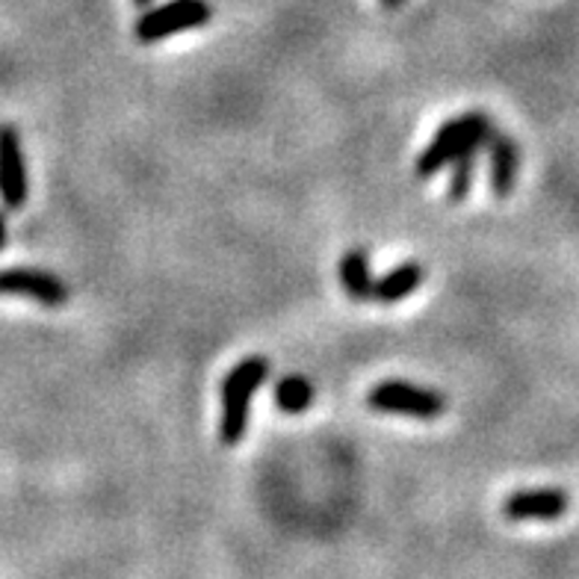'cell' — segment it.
I'll list each match as a JSON object with an SVG mask.
<instances>
[{
    "label": "cell",
    "mask_w": 579,
    "mask_h": 579,
    "mask_svg": "<svg viewBox=\"0 0 579 579\" xmlns=\"http://www.w3.org/2000/svg\"><path fill=\"white\" fill-rule=\"evenodd\" d=\"M0 296H27L45 308H62L69 302V284L57 279L54 272L15 267V270H0Z\"/></svg>",
    "instance_id": "cell-5"
},
{
    "label": "cell",
    "mask_w": 579,
    "mask_h": 579,
    "mask_svg": "<svg viewBox=\"0 0 579 579\" xmlns=\"http://www.w3.org/2000/svg\"><path fill=\"white\" fill-rule=\"evenodd\" d=\"M570 499L559 488L518 491L503 503V515L509 520H559L568 511Z\"/></svg>",
    "instance_id": "cell-7"
},
{
    "label": "cell",
    "mask_w": 579,
    "mask_h": 579,
    "mask_svg": "<svg viewBox=\"0 0 579 579\" xmlns=\"http://www.w3.org/2000/svg\"><path fill=\"white\" fill-rule=\"evenodd\" d=\"M485 149H488V184L491 192L497 196V199H506L515 190V180H518V169H520V149L518 142L511 140L509 133H499L494 130L485 142Z\"/></svg>",
    "instance_id": "cell-8"
},
{
    "label": "cell",
    "mask_w": 579,
    "mask_h": 579,
    "mask_svg": "<svg viewBox=\"0 0 579 579\" xmlns=\"http://www.w3.org/2000/svg\"><path fill=\"white\" fill-rule=\"evenodd\" d=\"M367 405L381 414H405L414 420H438L447 411V397L440 390L420 388L411 381H381L367 393Z\"/></svg>",
    "instance_id": "cell-3"
},
{
    "label": "cell",
    "mask_w": 579,
    "mask_h": 579,
    "mask_svg": "<svg viewBox=\"0 0 579 579\" xmlns=\"http://www.w3.org/2000/svg\"><path fill=\"white\" fill-rule=\"evenodd\" d=\"M494 121L485 113L473 110L464 113L459 119L447 121L444 128L432 137V142L423 149V154L417 157V178H432V175H438L444 166H450L452 161H459L461 154H468V151H480L485 149V142L494 133Z\"/></svg>",
    "instance_id": "cell-1"
},
{
    "label": "cell",
    "mask_w": 579,
    "mask_h": 579,
    "mask_svg": "<svg viewBox=\"0 0 579 579\" xmlns=\"http://www.w3.org/2000/svg\"><path fill=\"white\" fill-rule=\"evenodd\" d=\"M426 279V270L409 260V263H400V267H393L390 272H385L381 279L373 281V302H379V305H397L405 296H411L414 290L423 284Z\"/></svg>",
    "instance_id": "cell-9"
},
{
    "label": "cell",
    "mask_w": 579,
    "mask_h": 579,
    "mask_svg": "<svg viewBox=\"0 0 579 579\" xmlns=\"http://www.w3.org/2000/svg\"><path fill=\"white\" fill-rule=\"evenodd\" d=\"M314 400V385L305 376H287L275 385V405L287 414H299Z\"/></svg>",
    "instance_id": "cell-11"
},
{
    "label": "cell",
    "mask_w": 579,
    "mask_h": 579,
    "mask_svg": "<svg viewBox=\"0 0 579 579\" xmlns=\"http://www.w3.org/2000/svg\"><path fill=\"white\" fill-rule=\"evenodd\" d=\"M373 270L367 249H350L340 258V284L346 290L352 302H370L373 299Z\"/></svg>",
    "instance_id": "cell-10"
},
{
    "label": "cell",
    "mask_w": 579,
    "mask_h": 579,
    "mask_svg": "<svg viewBox=\"0 0 579 579\" xmlns=\"http://www.w3.org/2000/svg\"><path fill=\"white\" fill-rule=\"evenodd\" d=\"M476 154L480 151H468L461 154L459 161H452V178H450V201H464L470 196V187H473V172H476Z\"/></svg>",
    "instance_id": "cell-12"
},
{
    "label": "cell",
    "mask_w": 579,
    "mask_h": 579,
    "mask_svg": "<svg viewBox=\"0 0 579 579\" xmlns=\"http://www.w3.org/2000/svg\"><path fill=\"white\" fill-rule=\"evenodd\" d=\"M270 376V361L251 355L243 358L222 381V417L220 440L225 447H237L249 429V409L258 388Z\"/></svg>",
    "instance_id": "cell-2"
},
{
    "label": "cell",
    "mask_w": 579,
    "mask_h": 579,
    "mask_svg": "<svg viewBox=\"0 0 579 579\" xmlns=\"http://www.w3.org/2000/svg\"><path fill=\"white\" fill-rule=\"evenodd\" d=\"M0 201L10 210L27 204V163L15 125H0Z\"/></svg>",
    "instance_id": "cell-6"
},
{
    "label": "cell",
    "mask_w": 579,
    "mask_h": 579,
    "mask_svg": "<svg viewBox=\"0 0 579 579\" xmlns=\"http://www.w3.org/2000/svg\"><path fill=\"white\" fill-rule=\"evenodd\" d=\"M133 3H137V7H149L151 0H133Z\"/></svg>",
    "instance_id": "cell-15"
},
{
    "label": "cell",
    "mask_w": 579,
    "mask_h": 579,
    "mask_svg": "<svg viewBox=\"0 0 579 579\" xmlns=\"http://www.w3.org/2000/svg\"><path fill=\"white\" fill-rule=\"evenodd\" d=\"M7 249V220H3V213H0V251Z\"/></svg>",
    "instance_id": "cell-13"
},
{
    "label": "cell",
    "mask_w": 579,
    "mask_h": 579,
    "mask_svg": "<svg viewBox=\"0 0 579 579\" xmlns=\"http://www.w3.org/2000/svg\"><path fill=\"white\" fill-rule=\"evenodd\" d=\"M381 3H385V7H390V10H397V7H400L402 0H381Z\"/></svg>",
    "instance_id": "cell-14"
},
{
    "label": "cell",
    "mask_w": 579,
    "mask_h": 579,
    "mask_svg": "<svg viewBox=\"0 0 579 579\" xmlns=\"http://www.w3.org/2000/svg\"><path fill=\"white\" fill-rule=\"evenodd\" d=\"M210 19H213V10H210L208 0H169L157 10L140 15L133 24V36L142 45H157L175 33L204 27Z\"/></svg>",
    "instance_id": "cell-4"
}]
</instances>
